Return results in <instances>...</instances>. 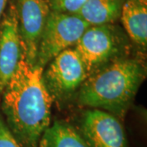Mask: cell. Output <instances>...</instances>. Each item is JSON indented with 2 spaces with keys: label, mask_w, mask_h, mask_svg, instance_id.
I'll use <instances>...</instances> for the list:
<instances>
[{
  "label": "cell",
  "mask_w": 147,
  "mask_h": 147,
  "mask_svg": "<svg viewBox=\"0 0 147 147\" xmlns=\"http://www.w3.org/2000/svg\"><path fill=\"white\" fill-rule=\"evenodd\" d=\"M43 69L30 65L24 57L3 91L7 126L21 147H38L51 125L53 100L42 80Z\"/></svg>",
  "instance_id": "6da1fadb"
},
{
  "label": "cell",
  "mask_w": 147,
  "mask_h": 147,
  "mask_svg": "<svg viewBox=\"0 0 147 147\" xmlns=\"http://www.w3.org/2000/svg\"><path fill=\"white\" fill-rule=\"evenodd\" d=\"M146 76L136 59L118 58L90 74L79 89L80 105L123 115Z\"/></svg>",
  "instance_id": "7a4b0ae2"
},
{
  "label": "cell",
  "mask_w": 147,
  "mask_h": 147,
  "mask_svg": "<svg viewBox=\"0 0 147 147\" xmlns=\"http://www.w3.org/2000/svg\"><path fill=\"white\" fill-rule=\"evenodd\" d=\"M89 26L76 14L51 11L39 40L35 65L45 68L59 53L74 47Z\"/></svg>",
  "instance_id": "3957f363"
},
{
  "label": "cell",
  "mask_w": 147,
  "mask_h": 147,
  "mask_svg": "<svg viewBox=\"0 0 147 147\" xmlns=\"http://www.w3.org/2000/svg\"><path fill=\"white\" fill-rule=\"evenodd\" d=\"M88 75L118 59L124 47L119 29L113 24L90 26L74 46Z\"/></svg>",
  "instance_id": "277c9868"
},
{
  "label": "cell",
  "mask_w": 147,
  "mask_h": 147,
  "mask_svg": "<svg viewBox=\"0 0 147 147\" xmlns=\"http://www.w3.org/2000/svg\"><path fill=\"white\" fill-rule=\"evenodd\" d=\"M42 80L53 100H65L77 92L89 76L74 47L59 53L47 64Z\"/></svg>",
  "instance_id": "5b68a950"
},
{
  "label": "cell",
  "mask_w": 147,
  "mask_h": 147,
  "mask_svg": "<svg viewBox=\"0 0 147 147\" xmlns=\"http://www.w3.org/2000/svg\"><path fill=\"white\" fill-rule=\"evenodd\" d=\"M15 8L26 60L35 65L39 40L51 11L47 0H10Z\"/></svg>",
  "instance_id": "8992f818"
},
{
  "label": "cell",
  "mask_w": 147,
  "mask_h": 147,
  "mask_svg": "<svg viewBox=\"0 0 147 147\" xmlns=\"http://www.w3.org/2000/svg\"><path fill=\"white\" fill-rule=\"evenodd\" d=\"M79 133L90 147H127L125 132L113 114L99 109L85 111Z\"/></svg>",
  "instance_id": "52a82bcc"
},
{
  "label": "cell",
  "mask_w": 147,
  "mask_h": 147,
  "mask_svg": "<svg viewBox=\"0 0 147 147\" xmlns=\"http://www.w3.org/2000/svg\"><path fill=\"white\" fill-rule=\"evenodd\" d=\"M24 57L16 11L9 0L0 20V92H3Z\"/></svg>",
  "instance_id": "ba28073f"
},
{
  "label": "cell",
  "mask_w": 147,
  "mask_h": 147,
  "mask_svg": "<svg viewBox=\"0 0 147 147\" xmlns=\"http://www.w3.org/2000/svg\"><path fill=\"white\" fill-rule=\"evenodd\" d=\"M127 35L139 47L147 45V0H126L120 18Z\"/></svg>",
  "instance_id": "9c48e42d"
},
{
  "label": "cell",
  "mask_w": 147,
  "mask_h": 147,
  "mask_svg": "<svg viewBox=\"0 0 147 147\" xmlns=\"http://www.w3.org/2000/svg\"><path fill=\"white\" fill-rule=\"evenodd\" d=\"M126 0H88L76 14L89 26L114 24L120 18Z\"/></svg>",
  "instance_id": "30bf717a"
},
{
  "label": "cell",
  "mask_w": 147,
  "mask_h": 147,
  "mask_svg": "<svg viewBox=\"0 0 147 147\" xmlns=\"http://www.w3.org/2000/svg\"><path fill=\"white\" fill-rule=\"evenodd\" d=\"M38 147H90L72 125L55 121L42 133Z\"/></svg>",
  "instance_id": "8fae6325"
},
{
  "label": "cell",
  "mask_w": 147,
  "mask_h": 147,
  "mask_svg": "<svg viewBox=\"0 0 147 147\" xmlns=\"http://www.w3.org/2000/svg\"><path fill=\"white\" fill-rule=\"evenodd\" d=\"M88 0H47L51 11L77 14Z\"/></svg>",
  "instance_id": "7c38bea8"
},
{
  "label": "cell",
  "mask_w": 147,
  "mask_h": 147,
  "mask_svg": "<svg viewBox=\"0 0 147 147\" xmlns=\"http://www.w3.org/2000/svg\"><path fill=\"white\" fill-rule=\"evenodd\" d=\"M0 147H21L8 127L0 118Z\"/></svg>",
  "instance_id": "4fadbf2b"
},
{
  "label": "cell",
  "mask_w": 147,
  "mask_h": 147,
  "mask_svg": "<svg viewBox=\"0 0 147 147\" xmlns=\"http://www.w3.org/2000/svg\"><path fill=\"white\" fill-rule=\"evenodd\" d=\"M9 0H0V20L5 11Z\"/></svg>",
  "instance_id": "5bb4252c"
}]
</instances>
